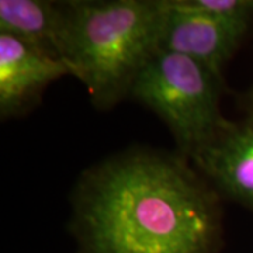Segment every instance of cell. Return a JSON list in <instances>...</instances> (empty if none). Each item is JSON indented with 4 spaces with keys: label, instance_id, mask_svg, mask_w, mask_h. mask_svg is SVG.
Segmentation results:
<instances>
[{
    "label": "cell",
    "instance_id": "obj_1",
    "mask_svg": "<svg viewBox=\"0 0 253 253\" xmlns=\"http://www.w3.org/2000/svg\"><path fill=\"white\" fill-rule=\"evenodd\" d=\"M215 189L180 154L129 149L82 174L72 196L78 253H212Z\"/></svg>",
    "mask_w": 253,
    "mask_h": 253
},
{
    "label": "cell",
    "instance_id": "obj_2",
    "mask_svg": "<svg viewBox=\"0 0 253 253\" xmlns=\"http://www.w3.org/2000/svg\"><path fill=\"white\" fill-rule=\"evenodd\" d=\"M63 9V62L96 109H113L158 49L163 0H68Z\"/></svg>",
    "mask_w": 253,
    "mask_h": 253
},
{
    "label": "cell",
    "instance_id": "obj_3",
    "mask_svg": "<svg viewBox=\"0 0 253 253\" xmlns=\"http://www.w3.org/2000/svg\"><path fill=\"white\" fill-rule=\"evenodd\" d=\"M224 79L187 56L156 49L138 73L131 96L170 129L179 152L193 159L228 118L219 101Z\"/></svg>",
    "mask_w": 253,
    "mask_h": 253
},
{
    "label": "cell",
    "instance_id": "obj_4",
    "mask_svg": "<svg viewBox=\"0 0 253 253\" xmlns=\"http://www.w3.org/2000/svg\"><path fill=\"white\" fill-rule=\"evenodd\" d=\"M248 34L246 30L163 0L158 49L187 56L222 78V71Z\"/></svg>",
    "mask_w": 253,
    "mask_h": 253
},
{
    "label": "cell",
    "instance_id": "obj_5",
    "mask_svg": "<svg viewBox=\"0 0 253 253\" xmlns=\"http://www.w3.org/2000/svg\"><path fill=\"white\" fill-rule=\"evenodd\" d=\"M191 161L217 193L253 211V107L239 121L226 120Z\"/></svg>",
    "mask_w": 253,
    "mask_h": 253
},
{
    "label": "cell",
    "instance_id": "obj_6",
    "mask_svg": "<svg viewBox=\"0 0 253 253\" xmlns=\"http://www.w3.org/2000/svg\"><path fill=\"white\" fill-rule=\"evenodd\" d=\"M71 75L62 59L14 37L0 34V116L17 117L40 100L49 83Z\"/></svg>",
    "mask_w": 253,
    "mask_h": 253
},
{
    "label": "cell",
    "instance_id": "obj_7",
    "mask_svg": "<svg viewBox=\"0 0 253 253\" xmlns=\"http://www.w3.org/2000/svg\"><path fill=\"white\" fill-rule=\"evenodd\" d=\"M0 34L14 37L41 52L62 59L63 1L0 0Z\"/></svg>",
    "mask_w": 253,
    "mask_h": 253
},
{
    "label": "cell",
    "instance_id": "obj_8",
    "mask_svg": "<svg viewBox=\"0 0 253 253\" xmlns=\"http://www.w3.org/2000/svg\"><path fill=\"white\" fill-rule=\"evenodd\" d=\"M181 9L200 13L249 31L253 23V0H173Z\"/></svg>",
    "mask_w": 253,
    "mask_h": 253
},
{
    "label": "cell",
    "instance_id": "obj_9",
    "mask_svg": "<svg viewBox=\"0 0 253 253\" xmlns=\"http://www.w3.org/2000/svg\"><path fill=\"white\" fill-rule=\"evenodd\" d=\"M248 99L251 100V103H252V107H253V87H252V90H251V93H249V96H248Z\"/></svg>",
    "mask_w": 253,
    "mask_h": 253
}]
</instances>
